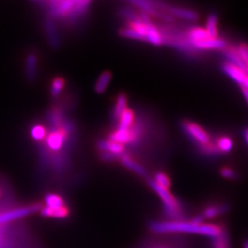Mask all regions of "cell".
<instances>
[{
	"instance_id": "16",
	"label": "cell",
	"mask_w": 248,
	"mask_h": 248,
	"mask_svg": "<svg viewBox=\"0 0 248 248\" xmlns=\"http://www.w3.org/2000/svg\"><path fill=\"white\" fill-rule=\"evenodd\" d=\"M111 73L108 71L103 72L99 78H98V81L95 85V90L98 94H102L106 91L107 88L111 80Z\"/></svg>"
},
{
	"instance_id": "18",
	"label": "cell",
	"mask_w": 248,
	"mask_h": 248,
	"mask_svg": "<svg viewBox=\"0 0 248 248\" xmlns=\"http://www.w3.org/2000/svg\"><path fill=\"white\" fill-rule=\"evenodd\" d=\"M36 70H37V57L35 54L31 53L27 57L26 74L27 78L30 81L35 78Z\"/></svg>"
},
{
	"instance_id": "40",
	"label": "cell",
	"mask_w": 248,
	"mask_h": 248,
	"mask_svg": "<svg viewBox=\"0 0 248 248\" xmlns=\"http://www.w3.org/2000/svg\"><path fill=\"white\" fill-rule=\"evenodd\" d=\"M0 195H1V193H0Z\"/></svg>"
},
{
	"instance_id": "31",
	"label": "cell",
	"mask_w": 248,
	"mask_h": 248,
	"mask_svg": "<svg viewBox=\"0 0 248 248\" xmlns=\"http://www.w3.org/2000/svg\"><path fill=\"white\" fill-rule=\"evenodd\" d=\"M218 145H219V149L222 152H229L232 148V142L229 138L223 137L218 142Z\"/></svg>"
},
{
	"instance_id": "7",
	"label": "cell",
	"mask_w": 248,
	"mask_h": 248,
	"mask_svg": "<svg viewBox=\"0 0 248 248\" xmlns=\"http://www.w3.org/2000/svg\"><path fill=\"white\" fill-rule=\"evenodd\" d=\"M191 45H193L196 49H201V50H222V49H225L226 47L225 41L217 37L216 38L210 37L203 41L192 43Z\"/></svg>"
},
{
	"instance_id": "1",
	"label": "cell",
	"mask_w": 248,
	"mask_h": 248,
	"mask_svg": "<svg viewBox=\"0 0 248 248\" xmlns=\"http://www.w3.org/2000/svg\"><path fill=\"white\" fill-rule=\"evenodd\" d=\"M150 230L157 234H177V233H192L200 234L214 239L226 230L221 225L216 223H198L193 220L189 221H164V222H152Z\"/></svg>"
},
{
	"instance_id": "20",
	"label": "cell",
	"mask_w": 248,
	"mask_h": 248,
	"mask_svg": "<svg viewBox=\"0 0 248 248\" xmlns=\"http://www.w3.org/2000/svg\"><path fill=\"white\" fill-rule=\"evenodd\" d=\"M45 203H46V207L50 208L53 211H57V210L64 208L62 198H60L59 196L54 195V194H48L46 196Z\"/></svg>"
},
{
	"instance_id": "30",
	"label": "cell",
	"mask_w": 248,
	"mask_h": 248,
	"mask_svg": "<svg viewBox=\"0 0 248 248\" xmlns=\"http://www.w3.org/2000/svg\"><path fill=\"white\" fill-rule=\"evenodd\" d=\"M31 136L36 141H41L45 138V130L42 125H36L31 130Z\"/></svg>"
},
{
	"instance_id": "15",
	"label": "cell",
	"mask_w": 248,
	"mask_h": 248,
	"mask_svg": "<svg viewBox=\"0 0 248 248\" xmlns=\"http://www.w3.org/2000/svg\"><path fill=\"white\" fill-rule=\"evenodd\" d=\"M63 140H64L63 132H55V133H51L48 136L47 144L52 150H59L62 146Z\"/></svg>"
},
{
	"instance_id": "14",
	"label": "cell",
	"mask_w": 248,
	"mask_h": 248,
	"mask_svg": "<svg viewBox=\"0 0 248 248\" xmlns=\"http://www.w3.org/2000/svg\"><path fill=\"white\" fill-rule=\"evenodd\" d=\"M45 29H46V32H47V36H48L50 44L53 48H57L60 45V42H59V38H58V34L56 31V28L51 18H48L46 20Z\"/></svg>"
},
{
	"instance_id": "22",
	"label": "cell",
	"mask_w": 248,
	"mask_h": 248,
	"mask_svg": "<svg viewBox=\"0 0 248 248\" xmlns=\"http://www.w3.org/2000/svg\"><path fill=\"white\" fill-rule=\"evenodd\" d=\"M41 214L45 217H52V218H58V219H62V218H65L68 215V210L64 207L60 210L57 211H53L51 210L48 207H44L41 210Z\"/></svg>"
},
{
	"instance_id": "2",
	"label": "cell",
	"mask_w": 248,
	"mask_h": 248,
	"mask_svg": "<svg viewBox=\"0 0 248 248\" xmlns=\"http://www.w3.org/2000/svg\"><path fill=\"white\" fill-rule=\"evenodd\" d=\"M148 183L151 188L161 198L164 204L165 213L171 219V221L183 220V212L181 209V205L177 199L170 193L169 189L157 185L153 179H150Z\"/></svg>"
},
{
	"instance_id": "9",
	"label": "cell",
	"mask_w": 248,
	"mask_h": 248,
	"mask_svg": "<svg viewBox=\"0 0 248 248\" xmlns=\"http://www.w3.org/2000/svg\"><path fill=\"white\" fill-rule=\"evenodd\" d=\"M222 70L229 78H231L233 81H235L237 84H239L241 87L244 85L245 81L248 78V75L245 72L242 71L241 69L231 64L229 62L223 64Z\"/></svg>"
},
{
	"instance_id": "17",
	"label": "cell",
	"mask_w": 248,
	"mask_h": 248,
	"mask_svg": "<svg viewBox=\"0 0 248 248\" xmlns=\"http://www.w3.org/2000/svg\"><path fill=\"white\" fill-rule=\"evenodd\" d=\"M98 148L103 152L112 153L116 155H121L124 151V146L122 144L109 141H100L98 142Z\"/></svg>"
},
{
	"instance_id": "24",
	"label": "cell",
	"mask_w": 248,
	"mask_h": 248,
	"mask_svg": "<svg viewBox=\"0 0 248 248\" xmlns=\"http://www.w3.org/2000/svg\"><path fill=\"white\" fill-rule=\"evenodd\" d=\"M127 109V97L125 94H120L116 100L115 108H114V117L120 119L124 111Z\"/></svg>"
},
{
	"instance_id": "25",
	"label": "cell",
	"mask_w": 248,
	"mask_h": 248,
	"mask_svg": "<svg viewBox=\"0 0 248 248\" xmlns=\"http://www.w3.org/2000/svg\"><path fill=\"white\" fill-rule=\"evenodd\" d=\"M211 248H231L230 239L227 232L222 235L212 239Z\"/></svg>"
},
{
	"instance_id": "28",
	"label": "cell",
	"mask_w": 248,
	"mask_h": 248,
	"mask_svg": "<svg viewBox=\"0 0 248 248\" xmlns=\"http://www.w3.org/2000/svg\"><path fill=\"white\" fill-rule=\"evenodd\" d=\"M175 242L173 241H161V242H154V244H152L150 247L147 248H184V247L180 246V244H178V242H176V244H174Z\"/></svg>"
},
{
	"instance_id": "3",
	"label": "cell",
	"mask_w": 248,
	"mask_h": 248,
	"mask_svg": "<svg viewBox=\"0 0 248 248\" xmlns=\"http://www.w3.org/2000/svg\"><path fill=\"white\" fill-rule=\"evenodd\" d=\"M40 208H41V206L39 204H35V205L18 208V209H14V210H10V211L5 212V213H0V225L7 224L12 221H16L18 219L24 218L28 215L39 211Z\"/></svg>"
},
{
	"instance_id": "11",
	"label": "cell",
	"mask_w": 248,
	"mask_h": 248,
	"mask_svg": "<svg viewBox=\"0 0 248 248\" xmlns=\"http://www.w3.org/2000/svg\"><path fill=\"white\" fill-rule=\"evenodd\" d=\"M223 53H224L225 57L229 60V62H230L229 63L236 66L237 68L245 72L246 74L248 73V67H247L245 62L243 61L242 57L240 56L239 53L237 52V49L231 48V47L230 48H225Z\"/></svg>"
},
{
	"instance_id": "12",
	"label": "cell",
	"mask_w": 248,
	"mask_h": 248,
	"mask_svg": "<svg viewBox=\"0 0 248 248\" xmlns=\"http://www.w3.org/2000/svg\"><path fill=\"white\" fill-rule=\"evenodd\" d=\"M133 134L130 130L128 131H124V130H117L115 133L110 134L109 136V142H117L120 144L124 143H128V142H133Z\"/></svg>"
},
{
	"instance_id": "21",
	"label": "cell",
	"mask_w": 248,
	"mask_h": 248,
	"mask_svg": "<svg viewBox=\"0 0 248 248\" xmlns=\"http://www.w3.org/2000/svg\"><path fill=\"white\" fill-rule=\"evenodd\" d=\"M133 119H134V114H133V111L131 109L127 108L120 118L119 130H124V131L130 130L133 123Z\"/></svg>"
},
{
	"instance_id": "39",
	"label": "cell",
	"mask_w": 248,
	"mask_h": 248,
	"mask_svg": "<svg viewBox=\"0 0 248 248\" xmlns=\"http://www.w3.org/2000/svg\"><path fill=\"white\" fill-rule=\"evenodd\" d=\"M245 139H246V142H248V129L245 132Z\"/></svg>"
},
{
	"instance_id": "36",
	"label": "cell",
	"mask_w": 248,
	"mask_h": 248,
	"mask_svg": "<svg viewBox=\"0 0 248 248\" xmlns=\"http://www.w3.org/2000/svg\"><path fill=\"white\" fill-rule=\"evenodd\" d=\"M242 93H243V96H244V98L246 99L248 105V89L242 87Z\"/></svg>"
},
{
	"instance_id": "34",
	"label": "cell",
	"mask_w": 248,
	"mask_h": 248,
	"mask_svg": "<svg viewBox=\"0 0 248 248\" xmlns=\"http://www.w3.org/2000/svg\"><path fill=\"white\" fill-rule=\"evenodd\" d=\"M220 174L222 177L226 178V179H236L237 178V174L230 169H227V168H223L221 169L220 171Z\"/></svg>"
},
{
	"instance_id": "29",
	"label": "cell",
	"mask_w": 248,
	"mask_h": 248,
	"mask_svg": "<svg viewBox=\"0 0 248 248\" xmlns=\"http://www.w3.org/2000/svg\"><path fill=\"white\" fill-rule=\"evenodd\" d=\"M63 85H64V81L62 78H55L53 80V85H52V89H51V93H52V96L53 97H57L59 96V94L61 93V91L62 90L63 88Z\"/></svg>"
},
{
	"instance_id": "33",
	"label": "cell",
	"mask_w": 248,
	"mask_h": 248,
	"mask_svg": "<svg viewBox=\"0 0 248 248\" xmlns=\"http://www.w3.org/2000/svg\"><path fill=\"white\" fill-rule=\"evenodd\" d=\"M121 13H122V15L124 16V18L129 19V21H130L131 23L140 19V18L137 17L136 14L133 12V10H131V9H122V11H121Z\"/></svg>"
},
{
	"instance_id": "23",
	"label": "cell",
	"mask_w": 248,
	"mask_h": 248,
	"mask_svg": "<svg viewBox=\"0 0 248 248\" xmlns=\"http://www.w3.org/2000/svg\"><path fill=\"white\" fill-rule=\"evenodd\" d=\"M210 38L208 35L207 31L205 29L202 28H194L189 31V42L190 44L196 43V42H201Z\"/></svg>"
},
{
	"instance_id": "4",
	"label": "cell",
	"mask_w": 248,
	"mask_h": 248,
	"mask_svg": "<svg viewBox=\"0 0 248 248\" xmlns=\"http://www.w3.org/2000/svg\"><path fill=\"white\" fill-rule=\"evenodd\" d=\"M140 19L142 24L145 27L146 33H145V41L149 42L150 44L154 45H161L163 44V37L161 35L159 31L156 29L152 21L148 15L142 13L140 15Z\"/></svg>"
},
{
	"instance_id": "8",
	"label": "cell",
	"mask_w": 248,
	"mask_h": 248,
	"mask_svg": "<svg viewBox=\"0 0 248 248\" xmlns=\"http://www.w3.org/2000/svg\"><path fill=\"white\" fill-rule=\"evenodd\" d=\"M229 210V206L226 204H215L205 208L203 212L201 213L202 218L205 220H213L216 217H219L224 213H227Z\"/></svg>"
},
{
	"instance_id": "26",
	"label": "cell",
	"mask_w": 248,
	"mask_h": 248,
	"mask_svg": "<svg viewBox=\"0 0 248 248\" xmlns=\"http://www.w3.org/2000/svg\"><path fill=\"white\" fill-rule=\"evenodd\" d=\"M119 34L127 39H132V40H139V41H145L144 37L139 33L137 31H135L133 28H124L121 29L119 31Z\"/></svg>"
},
{
	"instance_id": "13",
	"label": "cell",
	"mask_w": 248,
	"mask_h": 248,
	"mask_svg": "<svg viewBox=\"0 0 248 248\" xmlns=\"http://www.w3.org/2000/svg\"><path fill=\"white\" fill-rule=\"evenodd\" d=\"M121 162L125 168L132 170L135 174H137L141 177L146 176V170L143 169L141 165H139L138 163H136L133 160L131 159L129 156L122 155L121 156Z\"/></svg>"
},
{
	"instance_id": "5",
	"label": "cell",
	"mask_w": 248,
	"mask_h": 248,
	"mask_svg": "<svg viewBox=\"0 0 248 248\" xmlns=\"http://www.w3.org/2000/svg\"><path fill=\"white\" fill-rule=\"evenodd\" d=\"M49 5L50 13L54 18H67L74 8L75 1H51Z\"/></svg>"
},
{
	"instance_id": "35",
	"label": "cell",
	"mask_w": 248,
	"mask_h": 248,
	"mask_svg": "<svg viewBox=\"0 0 248 248\" xmlns=\"http://www.w3.org/2000/svg\"><path fill=\"white\" fill-rule=\"evenodd\" d=\"M121 156H122V155H116V154L108 153V152H103L100 155L101 159L104 160V161H113V160L121 158Z\"/></svg>"
},
{
	"instance_id": "32",
	"label": "cell",
	"mask_w": 248,
	"mask_h": 248,
	"mask_svg": "<svg viewBox=\"0 0 248 248\" xmlns=\"http://www.w3.org/2000/svg\"><path fill=\"white\" fill-rule=\"evenodd\" d=\"M237 52L239 53L240 56L242 57L243 61L246 63L248 71V45L247 44L240 45L238 49H237Z\"/></svg>"
},
{
	"instance_id": "10",
	"label": "cell",
	"mask_w": 248,
	"mask_h": 248,
	"mask_svg": "<svg viewBox=\"0 0 248 248\" xmlns=\"http://www.w3.org/2000/svg\"><path fill=\"white\" fill-rule=\"evenodd\" d=\"M168 12L172 17H177V18L186 19V20H190V21H196L200 18V14L194 10H191V9L169 6Z\"/></svg>"
},
{
	"instance_id": "19",
	"label": "cell",
	"mask_w": 248,
	"mask_h": 248,
	"mask_svg": "<svg viewBox=\"0 0 248 248\" xmlns=\"http://www.w3.org/2000/svg\"><path fill=\"white\" fill-rule=\"evenodd\" d=\"M217 22H218V17L215 13H211L206 22V31L208 35L211 38H216L218 35V30H217Z\"/></svg>"
},
{
	"instance_id": "27",
	"label": "cell",
	"mask_w": 248,
	"mask_h": 248,
	"mask_svg": "<svg viewBox=\"0 0 248 248\" xmlns=\"http://www.w3.org/2000/svg\"><path fill=\"white\" fill-rule=\"evenodd\" d=\"M157 185H159L162 187H165V188H168L169 189L170 186H171V183H170V180H169L168 176L165 174V173H162V172H158L155 174V179H153Z\"/></svg>"
},
{
	"instance_id": "6",
	"label": "cell",
	"mask_w": 248,
	"mask_h": 248,
	"mask_svg": "<svg viewBox=\"0 0 248 248\" xmlns=\"http://www.w3.org/2000/svg\"><path fill=\"white\" fill-rule=\"evenodd\" d=\"M183 128L190 136H192L199 142L202 144H207L210 141V137L208 133L201 128L198 124L186 122L183 124Z\"/></svg>"
},
{
	"instance_id": "38",
	"label": "cell",
	"mask_w": 248,
	"mask_h": 248,
	"mask_svg": "<svg viewBox=\"0 0 248 248\" xmlns=\"http://www.w3.org/2000/svg\"><path fill=\"white\" fill-rule=\"evenodd\" d=\"M242 87H244V88H247V89H248V78H247V79H246V81H245V83H244V85H243Z\"/></svg>"
},
{
	"instance_id": "37",
	"label": "cell",
	"mask_w": 248,
	"mask_h": 248,
	"mask_svg": "<svg viewBox=\"0 0 248 248\" xmlns=\"http://www.w3.org/2000/svg\"><path fill=\"white\" fill-rule=\"evenodd\" d=\"M243 248H248V239L244 241V243H243Z\"/></svg>"
}]
</instances>
